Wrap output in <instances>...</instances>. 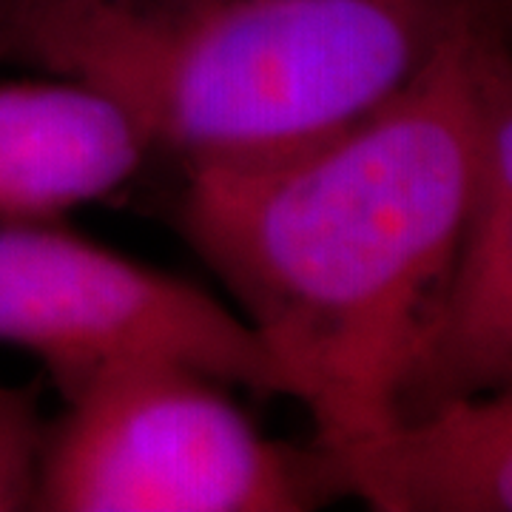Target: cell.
<instances>
[{"label":"cell","instance_id":"obj_4","mask_svg":"<svg viewBox=\"0 0 512 512\" xmlns=\"http://www.w3.org/2000/svg\"><path fill=\"white\" fill-rule=\"evenodd\" d=\"M0 345L35 356L63 402L111 370L146 362L288 396L271 353L237 311L60 222L0 225Z\"/></svg>","mask_w":512,"mask_h":512},{"label":"cell","instance_id":"obj_6","mask_svg":"<svg viewBox=\"0 0 512 512\" xmlns=\"http://www.w3.org/2000/svg\"><path fill=\"white\" fill-rule=\"evenodd\" d=\"M333 464L376 512H512V387L407 416Z\"/></svg>","mask_w":512,"mask_h":512},{"label":"cell","instance_id":"obj_2","mask_svg":"<svg viewBox=\"0 0 512 512\" xmlns=\"http://www.w3.org/2000/svg\"><path fill=\"white\" fill-rule=\"evenodd\" d=\"M481 0H205L114 18L0 0V57L111 94L185 171L262 168L362 123Z\"/></svg>","mask_w":512,"mask_h":512},{"label":"cell","instance_id":"obj_5","mask_svg":"<svg viewBox=\"0 0 512 512\" xmlns=\"http://www.w3.org/2000/svg\"><path fill=\"white\" fill-rule=\"evenodd\" d=\"M148 154L137 120L92 83L0 80V225L60 222L106 200Z\"/></svg>","mask_w":512,"mask_h":512},{"label":"cell","instance_id":"obj_10","mask_svg":"<svg viewBox=\"0 0 512 512\" xmlns=\"http://www.w3.org/2000/svg\"><path fill=\"white\" fill-rule=\"evenodd\" d=\"M32 6L66 9V12H89V15H114V18H154L171 15L205 0H18Z\"/></svg>","mask_w":512,"mask_h":512},{"label":"cell","instance_id":"obj_7","mask_svg":"<svg viewBox=\"0 0 512 512\" xmlns=\"http://www.w3.org/2000/svg\"><path fill=\"white\" fill-rule=\"evenodd\" d=\"M512 387V191L478 180L476 205L407 416Z\"/></svg>","mask_w":512,"mask_h":512},{"label":"cell","instance_id":"obj_1","mask_svg":"<svg viewBox=\"0 0 512 512\" xmlns=\"http://www.w3.org/2000/svg\"><path fill=\"white\" fill-rule=\"evenodd\" d=\"M481 0L427 69L339 137L262 168L185 171L180 228L330 458L404 419L473 217Z\"/></svg>","mask_w":512,"mask_h":512},{"label":"cell","instance_id":"obj_8","mask_svg":"<svg viewBox=\"0 0 512 512\" xmlns=\"http://www.w3.org/2000/svg\"><path fill=\"white\" fill-rule=\"evenodd\" d=\"M481 114V185L512 191V46L501 3L481 23L476 43Z\"/></svg>","mask_w":512,"mask_h":512},{"label":"cell","instance_id":"obj_9","mask_svg":"<svg viewBox=\"0 0 512 512\" xmlns=\"http://www.w3.org/2000/svg\"><path fill=\"white\" fill-rule=\"evenodd\" d=\"M49 421L29 384H0V512H37Z\"/></svg>","mask_w":512,"mask_h":512},{"label":"cell","instance_id":"obj_3","mask_svg":"<svg viewBox=\"0 0 512 512\" xmlns=\"http://www.w3.org/2000/svg\"><path fill=\"white\" fill-rule=\"evenodd\" d=\"M228 387L174 362L86 384L49 421L37 512H308L345 495L316 441L271 439Z\"/></svg>","mask_w":512,"mask_h":512}]
</instances>
